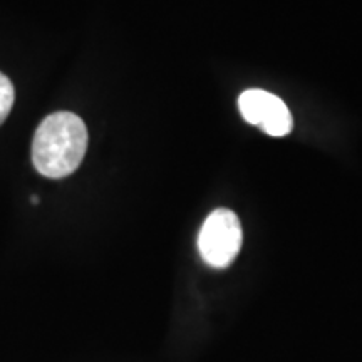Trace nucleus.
Returning <instances> with one entry per match:
<instances>
[{
	"label": "nucleus",
	"mask_w": 362,
	"mask_h": 362,
	"mask_svg": "<svg viewBox=\"0 0 362 362\" xmlns=\"http://www.w3.org/2000/svg\"><path fill=\"white\" fill-rule=\"evenodd\" d=\"M88 149L84 121L72 112H54L39 124L33 139V163L45 178H66L79 168Z\"/></svg>",
	"instance_id": "f257e3e1"
},
{
	"label": "nucleus",
	"mask_w": 362,
	"mask_h": 362,
	"mask_svg": "<svg viewBox=\"0 0 362 362\" xmlns=\"http://www.w3.org/2000/svg\"><path fill=\"white\" fill-rule=\"evenodd\" d=\"M242 225L232 210L218 208L203 221L198 235L202 259L214 269H225L237 259L242 248Z\"/></svg>",
	"instance_id": "f03ea898"
},
{
	"label": "nucleus",
	"mask_w": 362,
	"mask_h": 362,
	"mask_svg": "<svg viewBox=\"0 0 362 362\" xmlns=\"http://www.w3.org/2000/svg\"><path fill=\"white\" fill-rule=\"evenodd\" d=\"M238 110L247 123L259 126L274 138L287 136L292 131L293 119L287 104L264 89H247L240 94Z\"/></svg>",
	"instance_id": "7ed1b4c3"
},
{
	"label": "nucleus",
	"mask_w": 362,
	"mask_h": 362,
	"mask_svg": "<svg viewBox=\"0 0 362 362\" xmlns=\"http://www.w3.org/2000/svg\"><path fill=\"white\" fill-rule=\"evenodd\" d=\"M13 101H16V90H13V84L6 74L0 72V124L7 119L11 115Z\"/></svg>",
	"instance_id": "20e7f679"
},
{
	"label": "nucleus",
	"mask_w": 362,
	"mask_h": 362,
	"mask_svg": "<svg viewBox=\"0 0 362 362\" xmlns=\"http://www.w3.org/2000/svg\"><path fill=\"white\" fill-rule=\"evenodd\" d=\"M33 203H39V198L37 197H33Z\"/></svg>",
	"instance_id": "39448f33"
}]
</instances>
